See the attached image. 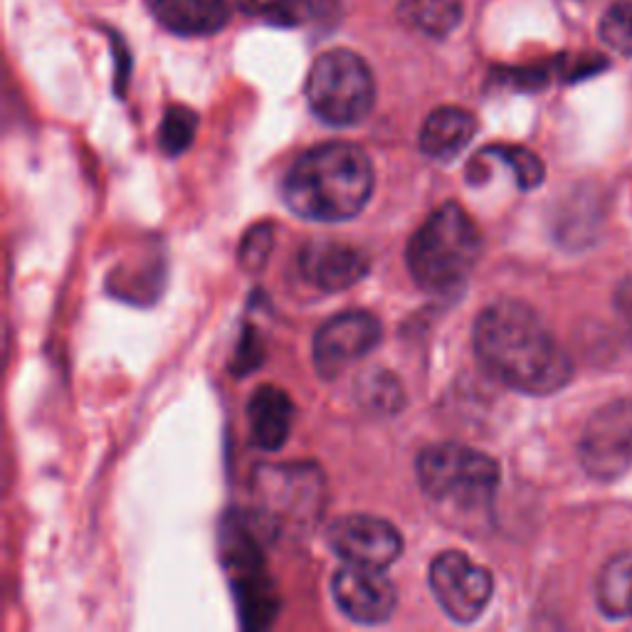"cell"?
<instances>
[{"label":"cell","mask_w":632,"mask_h":632,"mask_svg":"<svg viewBox=\"0 0 632 632\" xmlns=\"http://www.w3.org/2000/svg\"><path fill=\"white\" fill-rule=\"evenodd\" d=\"M472 344L497 381L526 395H551L568 386L573 363L541 316L521 302H497L479 314Z\"/></svg>","instance_id":"1"},{"label":"cell","mask_w":632,"mask_h":632,"mask_svg":"<svg viewBox=\"0 0 632 632\" xmlns=\"http://www.w3.org/2000/svg\"><path fill=\"white\" fill-rule=\"evenodd\" d=\"M282 193L289 210L307 220H351L366 208L373 193L371 158L344 141L314 146L287 173Z\"/></svg>","instance_id":"2"},{"label":"cell","mask_w":632,"mask_h":632,"mask_svg":"<svg viewBox=\"0 0 632 632\" xmlns=\"http://www.w3.org/2000/svg\"><path fill=\"white\" fill-rule=\"evenodd\" d=\"M482 255V233L462 205L442 203L415 230L405 262L415 282L428 292L460 287Z\"/></svg>","instance_id":"3"},{"label":"cell","mask_w":632,"mask_h":632,"mask_svg":"<svg viewBox=\"0 0 632 632\" xmlns=\"http://www.w3.org/2000/svg\"><path fill=\"white\" fill-rule=\"evenodd\" d=\"M415 470L428 499L452 512H484L499 487L497 462L457 442L425 447Z\"/></svg>","instance_id":"4"},{"label":"cell","mask_w":632,"mask_h":632,"mask_svg":"<svg viewBox=\"0 0 632 632\" xmlns=\"http://www.w3.org/2000/svg\"><path fill=\"white\" fill-rule=\"evenodd\" d=\"M307 99L324 124L354 126L366 119L376 104V79L356 52H324L309 70Z\"/></svg>","instance_id":"5"},{"label":"cell","mask_w":632,"mask_h":632,"mask_svg":"<svg viewBox=\"0 0 632 632\" xmlns=\"http://www.w3.org/2000/svg\"><path fill=\"white\" fill-rule=\"evenodd\" d=\"M255 494L262 519L270 526H307L319 521L326 482L312 462L262 465L255 470Z\"/></svg>","instance_id":"6"},{"label":"cell","mask_w":632,"mask_h":632,"mask_svg":"<svg viewBox=\"0 0 632 632\" xmlns=\"http://www.w3.org/2000/svg\"><path fill=\"white\" fill-rule=\"evenodd\" d=\"M583 470L600 482L620 479L632 467V400L618 398L591 415L581 435Z\"/></svg>","instance_id":"7"},{"label":"cell","mask_w":632,"mask_h":632,"mask_svg":"<svg viewBox=\"0 0 632 632\" xmlns=\"http://www.w3.org/2000/svg\"><path fill=\"white\" fill-rule=\"evenodd\" d=\"M430 588L440 608L457 623H474L494 593L492 573L462 551H445L430 563Z\"/></svg>","instance_id":"8"},{"label":"cell","mask_w":632,"mask_h":632,"mask_svg":"<svg viewBox=\"0 0 632 632\" xmlns=\"http://www.w3.org/2000/svg\"><path fill=\"white\" fill-rule=\"evenodd\" d=\"M381 321L368 312L331 316L314 334V368L321 378H339L346 368L371 354L381 341Z\"/></svg>","instance_id":"9"},{"label":"cell","mask_w":632,"mask_h":632,"mask_svg":"<svg viewBox=\"0 0 632 632\" xmlns=\"http://www.w3.org/2000/svg\"><path fill=\"white\" fill-rule=\"evenodd\" d=\"M329 546L351 566L383 568L393 566L403 553V536L391 521L368 514H349L329 529Z\"/></svg>","instance_id":"10"},{"label":"cell","mask_w":632,"mask_h":632,"mask_svg":"<svg viewBox=\"0 0 632 632\" xmlns=\"http://www.w3.org/2000/svg\"><path fill=\"white\" fill-rule=\"evenodd\" d=\"M334 600L346 618L361 625H378L395 613L398 591L383 568L346 563L334 576Z\"/></svg>","instance_id":"11"},{"label":"cell","mask_w":632,"mask_h":632,"mask_svg":"<svg viewBox=\"0 0 632 632\" xmlns=\"http://www.w3.org/2000/svg\"><path fill=\"white\" fill-rule=\"evenodd\" d=\"M302 275L321 292H341L354 287L371 270L366 252L344 242H309L299 255Z\"/></svg>","instance_id":"12"},{"label":"cell","mask_w":632,"mask_h":632,"mask_svg":"<svg viewBox=\"0 0 632 632\" xmlns=\"http://www.w3.org/2000/svg\"><path fill=\"white\" fill-rule=\"evenodd\" d=\"M250 435L257 447L275 452L287 442L294 423V403L282 388L260 386L247 405Z\"/></svg>","instance_id":"13"},{"label":"cell","mask_w":632,"mask_h":632,"mask_svg":"<svg viewBox=\"0 0 632 632\" xmlns=\"http://www.w3.org/2000/svg\"><path fill=\"white\" fill-rule=\"evenodd\" d=\"M156 20L183 38H203L223 30L230 18L228 0H156Z\"/></svg>","instance_id":"14"},{"label":"cell","mask_w":632,"mask_h":632,"mask_svg":"<svg viewBox=\"0 0 632 632\" xmlns=\"http://www.w3.org/2000/svg\"><path fill=\"white\" fill-rule=\"evenodd\" d=\"M477 134V119L462 107H440L420 129V149L435 161H450L467 149Z\"/></svg>","instance_id":"15"},{"label":"cell","mask_w":632,"mask_h":632,"mask_svg":"<svg viewBox=\"0 0 632 632\" xmlns=\"http://www.w3.org/2000/svg\"><path fill=\"white\" fill-rule=\"evenodd\" d=\"M595 600L605 618H630L632 615V551L608 558L598 576Z\"/></svg>","instance_id":"16"},{"label":"cell","mask_w":632,"mask_h":632,"mask_svg":"<svg viewBox=\"0 0 632 632\" xmlns=\"http://www.w3.org/2000/svg\"><path fill=\"white\" fill-rule=\"evenodd\" d=\"M400 20L430 38H447L465 18L462 0H398Z\"/></svg>","instance_id":"17"},{"label":"cell","mask_w":632,"mask_h":632,"mask_svg":"<svg viewBox=\"0 0 632 632\" xmlns=\"http://www.w3.org/2000/svg\"><path fill=\"white\" fill-rule=\"evenodd\" d=\"M358 400H361L371 413L393 415L403 408L405 393L393 373L371 371L361 378V383H358Z\"/></svg>","instance_id":"18"},{"label":"cell","mask_w":632,"mask_h":632,"mask_svg":"<svg viewBox=\"0 0 632 632\" xmlns=\"http://www.w3.org/2000/svg\"><path fill=\"white\" fill-rule=\"evenodd\" d=\"M479 154L512 168L516 183H519V188H524V191H531V188L541 186V181H544V163H541V158L536 156L534 151L524 149V146H487V149L479 151Z\"/></svg>","instance_id":"19"},{"label":"cell","mask_w":632,"mask_h":632,"mask_svg":"<svg viewBox=\"0 0 632 632\" xmlns=\"http://www.w3.org/2000/svg\"><path fill=\"white\" fill-rule=\"evenodd\" d=\"M598 33L610 50L632 57V0H613L600 18Z\"/></svg>","instance_id":"20"},{"label":"cell","mask_w":632,"mask_h":632,"mask_svg":"<svg viewBox=\"0 0 632 632\" xmlns=\"http://www.w3.org/2000/svg\"><path fill=\"white\" fill-rule=\"evenodd\" d=\"M198 131V114L188 107H171L161 121L158 144L168 156H178L193 144Z\"/></svg>","instance_id":"21"},{"label":"cell","mask_w":632,"mask_h":632,"mask_svg":"<svg viewBox=\"0 0 632 632\" xmlns=\"http://www.w3.org/2000/svg\"><path fill=\"white\" fill-rule=\"evenodd\" d=\"M339 10V0H284L267 18L279 28H302L331 18Z\"/></svg>","instance_id":"22"},{"label":"cell","mask_w":632,"mask_h":632,"mask_svg":"<svg viewBox=\"0 0 632 632\" xmlns=\"http://www.w3.org/2000/svg\"><path fill=\"white\" fill-rule=\"evenodd\" d=\"M275 247V228L272 223H260L242 237V245L237 250V260L245 272H260L270 260V252Z\"/></svg>","instance_id":"23"},{"label":"cell","mask_w":632,"mask_h":632,"mask_svg":"<svg viewBox=\"0 0 632 632\" xmlns=\"http://www.w3.org/2000/svg\"><path fill=\"white\" fill-rule=\"evenodd\" d=\"M235 361H237V373H247L252 371V368H257L262 363V349H260V334H255V331L245 329V339H242L240 349H237L235 354Z\"/></svg>","instance_id":"24"},{"label":"cell","mask_w":632,"mask_h":632,"mask_svg":"<svg viewBox=\"0 0 632 632\" xmlns=\"http://www.w3.org/2000/svg\"><path fill=\"white\" fill-rule=\"evenodd\" d=\"M615 307H618L620 319L628 324V329L632 334V277L625 279V282L620 284L618 294H615Z\"/></svg>","instance_id":"25"},{"label":"cell","mask_w":632,"mask_h":632,"mask_svg":"<svg viewBox=\"0 0 632 632\" xmlns=\"http://www.w3.org/2000/svg\"><path fill=\"white\" fill-rule=\"evenodd\" d=\"M237 3H240L242 13L247 15H270L284 0H237Z\"/></svg>","instance_id":"26"},{"label":"cell","mask_w":632,"mask_h":632,"mask_svg":"<svg viewBox=\"0 0 632 632\" xmlns=\"http://www.w3.org/2000/svg\"><path fill=\"white\" fill-rule=\"evenodd\" d=\"M573 3H591V0H573Z\"/></svg>","instance_id":"27"}]
</instances>
